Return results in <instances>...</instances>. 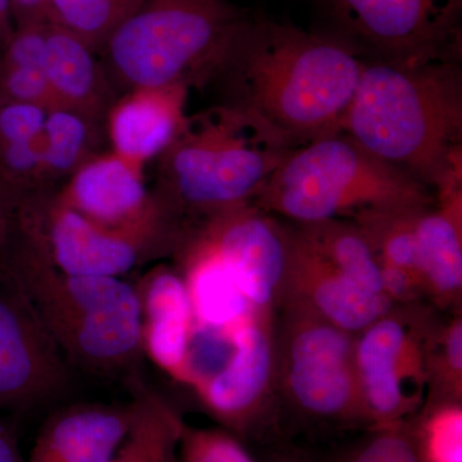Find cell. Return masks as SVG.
I'll return each instance as SVG.
<instances>
[{"instance_id":"9","label":"cell","mask_w":462,"mask_h":462,"mask_svg":"<svg viewBox=\"0 0 462 462\" xmlns=\"http://www.w3.org/2000/svg\"><path fill=\"white\" fill-rule=\"evenodd\" d=\"M437 319L420 303L393 305L356 334L355 360L364 425L400 424L428 393L427 360Z\"/></svg>"},{"instance_id":"30","label":"cell","mask_w":462,"mask_h":462,"mask_svg":"<svg viewBox=\"0 0 462 462\" xmlns=\"http://www.w3.org/2000/svg\"><path fill=\"white\" fill-rule=\"evenodd\" d=\"M0 97L51 111L60 107L44 69L0 67Z\"/></svg>"},{"instance_id":"20","label":"cell","mask_w":462,"mask_h":462,"mask_svg":"<svg viewBox=\"0 0 462 462\" xmlns=\"http://www.w3.org/2000/svg\"><path fill=\"white\" fill-rule=\"evenodd\" d=\"M173 256L189 294L196 333L229 336L256 310L208 248L185 229Z\"/></svg>"},{"instance_id":"22","label":"cell","mask_w":462,"mask_h":462,"mask_svg":"<svg viewBox=\"0 0 462 462\" xmlns=\"http://www.w3.org/2000/svg\"><path fill=\"white\" fill-rule=\"evenodd\" d=\"M130 389L138 397V413L111 462H179L185 427L180 412L142 380Z\"/></svg>"},{"instance_id":"24","label":"cell","mask_w":462,"mask_h":462,"mask_svg":"<svg viewBox=\"0 0 462 462\" xmlns=\"http://www.w3.org/2000/svg\"><path fill=\"white\" fill-rule=\"evenodd\" d=\"M404 427L421 462H462V401L425 400Z\"/></svg>"},{"instance_id":"27","label":"cell","mask_w":462,"mask_h":462,"mask_svg":"<svg viewBox=\"0 0 462 462\" xmlns=\"http://www.w3.org/2000/svg\"><path fill=\"white\" fill-rule=\"evenodd\" d=\"M425 400L462 401V316L438 321L431 334L427 360Z\"/></svg>"},{"instance_id":"12","label":"cell","mask_w":462,"mask_h":462,"mask_svg":"<svg viewBox=\"0 0 462 462\" xmlns=\"http://www.w3.org/2000/svg\"><path fill=\"white\" fill-rule=\"evenodd\" d=\"M72 372L23 291L0 269V411L56 402L71 388Z\"/></svg>"},{"instance_id":"28","label":"cell","mask_w":462,"mask_h":462,"mask_svg":"<svg viewBox=\"0 0 462 462\" xmlns=\"http://www.w3.org/2000/svg\"><path fill=\"white\" fill-rule=\"evenodd\" d=\"M179 462H256L242 440L223 428H193L185 424Z\"/></svg>"},{"instance_id":"33","label":"cell","mask_w":462,"mask_h":462,"mask_svg":"<svg viewBox=\"0 0 462 462\" xmlns=\"http://www.w3.org/2000/svg\"><path fill=\"white\" fill-rule=\"evenodd\" d=\"M0 462H26L20 449L17 431L0 411Z\"/></svg>"},{"instance_id":"25","label":"cell","mask_w":462,"mask_h":462,"mask_svg":"<svg viewBox=\"0 0 462 462\" xmlns=\"http://www.w3.org/2000/svg\"><path fill=\"white\" fill-rule=\"evenodd\" d=\"M143 0H50V23L78 36L94 51H102L109 38Z\"/></svg>"},{"instance_id":"5","label":"cell","mask_w":462,"mask_h":462,"mask_svg":"<svg viewBox=\"0 0 462 462\" xmlns=\"http://www.w3.org/2000/svg\"><path fill=\"white\" fill-rule=\"evenodd\" d=\"M430 188L343 132L297 145L254 200L291 224L352 220L373 209L430 206Z\"/></svg>"},{"instance_id":"29","label":"cell","mask_w":462,"mask_h":462,"mask_svg":"<svg viewBox=\"0 0 462 462\" xmlns=\"http://www.w3.org/2000/svg\"><path fill=\"white\" fill-rule=\"evenodd\" d=\"M337 462H421L404 422L372 428L369 436L340 456Z\"/></svg>"},{"instance_id":"4","label":"cell","mask_w":462,"mask_h":462,"mask_svg":"<svg viewBox=\"0 0 462 462\" xmlns=\"http://www.w3.org/2000/svg\"><path fill=\"white\" fill-rule=\"evenodd\" d=\"M296 147L263 118L233 106L187 116L161 156L156 196L185 223L251 205Z\"/></svg>"},{"instance_id":"32","label":"cell","mask_w":462,"mask_h":462,"mask_svg":"<svg viewBox=\"0 0 462 462\" xmlns=\"http://www.w3.org/2000/svg\"><path fill=\"white\" fill-rule=\"evenodd\" d=\"M14 27L50 23V0H9Z\"/></svg>"},{"instance_id":"26","label":"cell","mask_w":462,"mask_h":462,"mask_svg":"<svg viewBox=\"0 0 462 462\" xmlns=\"http://www.w3.org/2000/svg\"><path fill=\"white\" fill-rule=\"evenodd\" d=\"M94 123L74 109L58 107L48 111L42 134L45 181L71 176L89 157L87 153Z\"/></svg>"},{"instance_id":"14","label":"cell","mask_w":462,"mask_h":462,"mask_svg":"<svg viewBox=\"0 0 462 462\" xmlns=\"http://www.w3.org/2000/svg\"><path fill=\"white\" fill-rule=\"evenodd\" d=\"M56 199L100 226L117 230L181 227L156 193L148 191L141 167L118 154L89 156Z\"/></svg>"},{"instance_id":"16","label":"cell","mask_w":462,"mask_h":462,"mask_svg":"<svg viewBox=\"0 0 462 462\" xmlns=\"http://www.w3.org/2000/svg\"><path fill=\"white\" fill-rule=\"evenodd\" d=\"M141 309L142 348L173 382L190 383V355L196 324L189 294L175 267L160 263L136 282Z\"/></svg>"},{"instance_id":"10","label":"cell","mask_w":462,"mask_h":462,"mask_svg":"<svg viewBox=\"0 0 462 462\" xmlns=\"http://www.w3.org/2000/svg\"><path fill=\"white\" fill-rule=\"evenodd\" d=\"M199 366L190 388L207 413L240 440L263 434L276 391L275 314L252 315Z\"/></svg>"},{"instance_id":"23","label":"cell","mask_w":462,"mask_h":462,"mask_svg":"<svg viewBox=\"0 0 462 462\" xmlns=\"http://www.w3.org/2000/svg\"><path fill=\"white\" fill-rule=\"evenodd\" d=\"M291 225L312 248L346 278L370 293L384 296L378 261L354 221L327 220Z\"/></svg>"},{"instance_id":"2","label":"cell","mask_w":462,"mask_h":462,"mask_svg":"<svg viewBox=\"0 0 462 462\" xmlns=\"http://www.w3.org/2000/svg\"><path fill=\"white\" fill-rule=\"evenodd\" d=\"M340 132L433 194L462 185V72L366 60Z\"/></svg>"},{"instance_id":"8","label":"cell","mask_w":462,"mask_h":462,"mask_svg":"<svg viewBox=\"0 0 462 462\" xmlns=\"http://www.w3.org/2000/svg\"><path fill=\"white\" fill-rule=\"evenodd\" d=\"M12 225L32 240L60 272L79 276L123 278L136 267L175 254L185 227L117 230L100 226L41 194L23 197Z\"/></svg>"},{"instance_id":"18","label":"cell","mask_w":462,"mask_h":462,"mask_svg":"<svg viewBox=\"0 0 462 462\" xmlns=\"http://www.w3.org/2000/svg\"><path fill=\"white\" fill-rule=\"evenodd\" d=\"M185 85L130 90L107 111V132L114 153L141 167L162 156L184 126Z\"/></svg>"},{"instance_id":"7","label":"cell","mask_w":462,"mask_h":462,"mask_svg":"<svg viewBox=\"0 0 462 462\" xmlns=\"http://www.w3.org/2000/svg\"><path fill=\"white\" fill-rule=\"evenodd\" d=\"M276 310V391L312 420L364 424L356 334L297 303L282 302Z\"/></svg>"},{"instance_id":"11","label":"cell","mask_w":462,"mask_h":462,"mask_svg":"<svg viewBox=\"0 0 462 462\" xmlns=\"http://www.w3.org/2000/svg\"><path fill=\"white\" fill-rule=\"evenodd\" d=\"M340 39L366 60H457L461 0H328Z\"/></svg>"},{"instance_id":"3","label":"cell","mask_w":462,"mask_h":462,"mask_svg":"<svg viewBox=\"0 0 462 462\" xmlns=\"http://www.w3.org/2000/svg\"><path fill=\"white\" fill-rule=\"evenodd\" d=\"M0 269L23 291L72 370L129 385L141 379L144 355L135 285L123 278L60 272L12 225Z\"/></svg>"},{"instance_id":"34","label":"cell","mask_w":462,"mask_h":462,"mask_svg":"<svg viewBox=\"0 0 462 462\" xmlns=\"http://www.w3.org/2000/svg\"><path fill=\"white\" fill-rule=\"evenodd\" d=\"M16 205V197L0 181V251L5 247V242H7Z\"/></svg>"},{"instance_id":"19","label":"cell","mask_w":462,"mask_h":462,"mask_svg":"<svg viewBox=\"0 0 462 462\" xmlns=\"http://www.w3.org/2000/svg\"><path fill=\"white\" fill-rule=\"evenodd\" d=\"M416 216L419 273L425 298L442 310L462 298V188L440 191Z\"/></svg>"},{"instance_id":"36","label":"cell","mask_w":462,"mask_h":462,"mask_svg":"<svg viewBox=\"0 0 462 462\" xmlns=\"http://www.w3.org/2000/svg\"><path fill=\"white\" fill-rule=\"evenodd\" d=\"M273 462H307L303 458L297 457L293 455H282L276 457Z\"/></svg>"},{"instance_id":"21","label":"cell","mask_w":462,"mask_h":462,"mask_svg":"<svg viewBox=\"0 0 462 462\" xmlns=\"http://www.w3.org/2000/svg\"><path fill=\"white\" fill-rule=\"evenodd\" d=\"M42 69L60 107L74 109L93 121L108 111L111 93L96 51L78 36L51 23Z\"/></svg>"},{"instance_id":"35","label":"cell","mask_w":462,"mask_h":462,"mask_svg":"<svg viewBox=\"0 0 462 462\" xmlns=\"http://www.w3.org/2000/svg\"><path fill=\"white\" fill-rule=\"evenodd\" d=\"M14 30L9 0H0V50H3Z\"/></svg>"},{"instance_id":"31","label":"cell","mask_w":462,"mask_h":462,"mask_svg":"<svg viewBox=\"0 0 462 462\" xmlns=\"http://www.w3.org/2000/svg\"><path fill=\"white\" fill-rule=\"evenodd\" d=\"M48 109L0 97V145L42 138Z\"/></svg>"},{"instance_id":"17","label":"cell","mask_w":462,"mask_h":462,"mask_svg":"<svg viewBox=\"0 0 462 462\" xmlns=\"http://www.w3.org/2000/svg\"><path fill=\"white\" fill-rule=\"evenodd\" d=\"M138 397L124 403H74L42 422L26 462H111L129 433Z\"/></svg>"},{"instance_id":"1","label":"cell","mask_w":462,"mask_h":462,"mask_svg":"<svg viewBox=\"0 0 462 462\" xmlns=\"http://www.w3.org/2000/svg\"><path fill=\"white\" fill-rule=\"evenodd\" d=\"M365 62L339 36L248 17L209 83L300 145L340 132Z\"/></svg>"},{"instance_id":"6","label":"cell","mask_w":462,"mask_h":462,"mask_svg":"<svg viewBox=\"0 0 462 462\" xmlns=\"http://www.w3.org/2000/svg\"><path fill=\"white\" fill-rule=\"evenodd\" d=\"M248 17L227 0H143L102 51L129 90L208 84Z\"/></svg>"},{"instance_id":"15","label":"cell","mask_w":462,"mask_h":462,"mask_svg":"<svg viewBox=\"0 0 462 462\" xmlns=\"http://www.w3.org/2000/svg\"><path fill=\"white\" fill-rule=\"evenodd\" d=\"M285 227L287 269L279 303H297L352 334L363 331L393 306L384 296L370 293L346 278L293 225Z\"/></svg>"},{"instance_id":"13","label":"cell","mask_w":462,"mask_h":462,"mask_svg":"<svg viewBox=\"0 0 462 462\" xmlns=\"http://www.w3.org/2000/svg\"><path fill=\"white\" fill-rule=\"evenodd\" d=\"M218 258L256 311L275 314L287 269V227L260 207L245 205L188 223Z\"/></svg>"}]
</instances>
